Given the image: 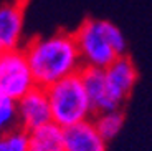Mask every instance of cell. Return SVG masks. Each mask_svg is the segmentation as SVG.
I'll list each match as a JSON object with an SVG mask.
<instances>
[{
	"mask_svg": "<svg viewBox=\"0 0 152 151\" xmlns=\"http://www.w3.org/2000/svg\"><path fill=\"white\" fill-rule=\"evenodd\" d=\"M37 87L50 88L83 70V60L73 32H55L31 38L23 47Z\"/></svg>",
	"mask_w": 152,
	"mask_h": 151,
	"instance_id": "cell-1",
	"label": "cell"
},
{
	"mask_svg": "<svg viewBox=\"0 0 152 151\" xmlns=\"http://www.w3.org/2000/svg\"><path fill=\"white\" fill-rule=\"evenodd\" d=\"M83 68H107L127 55V40L116 23L106 19H86L75 32Z\"/></svg>",
	"mask_w": 152,
	"mask_h": 151,
	"instance_id": "cell-2",
	"label": "cell"
},
{
	"mask_svg": "<svg viewBox=\"0 0 152 151\" xmlns=\"http://www.w3.org/2000/svg\"><path fill=\"white\" fill-rule=\"evenodd\" d=\"M46 93L51 106L53 123L60 125L61 128H69L94 116V110L80 73L56 81L46 88Z\"/></svg>",
	"mask_w": 152,
	"mask_h": 151,
	"instance_id": "cell-3",
	"label": "cell"
},
{
	"mask_svg": "<svg viewBox=\"0 0 152 151\" xmlns=\"http://www.w3.org/2000/svg\"><path fill=\"white\" fill-rule=\"evenodd\" d=\"M37 87L23 48L0 53V93L18 101Z\"/></svg>",
	"mask_w": 152,
	"mask_h": 151,
	"instance_id": "cell-4",
	"label": "cell"
},
{
	"mask_svg": "<svg viewBox=\"0 0 152 151\" xmlns=\"http://www.w3.org/2000/svg\"><path fill=\"white\" fill-rule=\"evenodd\" d=\"M106 72V85L113 110H121L137 83V68L129 55H122L111 63Z\"/></svg>",
	"mask_w": 152,
	"mask_h": 151,
	"instance_id": "cell-5",
	"label": "cell"
},
{
	"mask_svg": "<svg viewBox=\"0 0 152 151\" xmlns=\"http://www.w3.org/2000/svg\"><path fill=\"white\" fill-rule=\"evenodd\" d=\"M17 106H18V126L27 131H33L53 121L46 88H31L25 96L17 101Z\"/></svg>",
	"mask_w": 152,
	"mask_h": 151,
	"instance_id": "cell-6",
	"label": "cell"
},
{
	"mask_svg": "<svg viewBox=\"0 0 152 151\" xmlns=\"http://www.w3.org/2000/svg\"><path fill=\"white\" fill-rule=\"evenodd\" d=\"M25 12L23 4L12 0L0 5V53L22 48Z\"/></svg>",
	"mask_w": 152,
	"mask_h": 151,
	"instance_id": "cell-7",
	"label": "cell"
},
{
	"mask_svg": "<svg viewBox=\"0 0 152 151\" xmlns=\"http://www.w3.org/2000/svg\"><path fill=\"white\" fill-rule=\"evenodd\" d=\"M63 151H107V141L101 136L91 118L65 128Z\"/></svg>",
	"mask_w": 152,
	"mask_h": 151,
	"instance_id": "cell-8",
	"label": "cell"
},
{
	"mask_svg": "<svg viewBox=\"0 0 152 151\" xmlns=\"http://www.w3.org/2000/svg\"><path fill=\"white\" fill-rule=\"evenodd\" d=\"M80 75L83 78L84 88H86V93L93 105L94 115L101 113V111H111L113 106H111L109 93H107L106 72H104V68L84 67L80 72Z\"/></svg>",
	"mask_w": 152,
	"mask_h": 151,
	"instance_id": "cell-9",
	"label": "cell"
},
{
	"mask_svg": "<svg viewBox=\"0 0 152 151\" xmlns=\"http://www.w3.org/2000/svg\"><path fill=\"white\" fill-rule=\"evenodd\" d=\"M65 128L50 121L30 131V151H63Z\"/></svg>",
	"mask_w": 152,
	"mask_h": 151,
	"instance_id": "cell-10",
	"label": "cell"
},
{
	"mask_svg": "<svg viewBox=\"0 0 152 151\" xmlns=\"http://www.w3.org/2000/svg\"><path fill=\"white\" fill-rule=\"evenodd\" d=\"M98 131L101 133L106 141L113 140L119 135V131L124 126V115L121 110H111V111H101L93 116Z\"/></svg>",
	"mask_w": 152,
	"mask_h": 151,
	"instance_id": "cell-11",
	"label": "cell"
},
{
	"mask_svg": "<svg viewBox=\"0 0 152 151\" xmlns=\"http://www.w3.org/2000/svg\"><path fill=\"white\" fill-rule=\"evenodd\" d=\"M0 151H30V131L17 126L0 135Z\"/></svg>",
	"mask_w": 152,
	"mask_h": 151,
	"instance_id": "cell-12",
	"label": "cell"
},
{
	"mask_svg": "<svg viewBox=\"0 0 152 151\" xmlns=\"http://www.w3.org/2000/svg\"><path fill=\"white\" fill-rule=\"evenodd\" d=\"M18 126V106L17 100L0 93V135Z\"/></svg>",
	"mask_w": 152,
	"mask_h": 151,
	"instance_id": "cell-13",
	"label": "cell"
}]
</instances>
